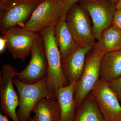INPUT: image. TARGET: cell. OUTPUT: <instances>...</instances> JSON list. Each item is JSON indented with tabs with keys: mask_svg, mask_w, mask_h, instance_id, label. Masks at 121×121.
I'll use <instances>...</instances> for the list:
<instances>
[{
	"mask_svg": "<svg viewBox=\"0 0 121 121\" xmlns=\"http://www.w3.org/2000/svg\"><path fill=\"white\" fill-rule=\"evenodd\" d=\"M55 25L40 30L38 33L43 39L47 60L48 70L46 80L47 88L50 93L56 95L59 88L69 84L63 73L60 52L54 39Z\"/></svg>",
	"mask_w": 121,
	"mask_h": 121,
	"instance_id": "1",
	"label": "cell"
},
{
	"mask_svg": "<svg viewBox=\"0 0 121 121\" xmlns=\"http://www.w3.org/2000/svg\"><path fill=\"white\" fill-rule=\"evenodd\" d=\"M46 80L45 78L35 83H28L20 81L16 76L13 78L19 98L17 113L19 121H28L33 108L42 99H56V95L48 90Z\"/></svg>",
	"mask_w": 121,
	"mask_h": 121,
	"instance_id": "2",
	"label": "cell"
},
{
	"mask_svg": "<svg viewBox=\"0 0 121 121\" xmlns=\"http://www.w3.org/2000/svg\"><path fill=\"white\" fill-rule=\"evenodd\" d=\"M43 0H13L0 5V32L23 27Z\"/></svg>",
	"mask_w": 121,
	"mask_h": 121,
	"instance_id": "3",
	"label": "cell"
},
{
	"mask_svg": "<svg viewBox=\"0 0 121 121\" xmlns=\"http://www.w3.org/2000/svg\"><path fill=\"white\" fill-rule=\"evenodd\" d=\"M86 11L77 4L72 6L66 15V22L69 30L79 47H93L96 39Z\"/></svg>",
	"mask_w": 121,
	"mask_h": 121,
	"instance_id": "4",
	"label": "cell"
},
{
	"mask_svg": "<svg viewBox=\"0 0 121 121\" xmlns=\"http://www.w3.org/2000/svg\"><path fill=\"white\" fill-rule=\"evenodd\" d=\"M104 55L92 49L87 55L82 74L76 83L74 94L76 108L100 79V65Z\"/></svg>",
	"mask_w": 121,
	"mask_h": 121,
	"instance_id": "5",
	"label": "cell"
},
{
	"mask_svg": "<svg viewBox=\"0 0 121 121\" xmlns=\"http://www.w3.org/2000/svg\"><path fill=\"white\" fill-rule=\"evenodd\" d=\"M18 72L12 65L4 64L1 68L0 98L1 111L13 121H19L17 108L19 104L18 94L13 86V79Z\"/></svg>",
	"mask_w": 121,
	"mask_h": 121,
	"instance_id": "6",
	"label": "cell"
},
{
	"mask_svg": "<svg viewBox=\"0 0 121 121\" xmlns=\"http://www.w3.org/2000/svg\"><path fill=\"white\" fill-rule=\"evenodd\" d=\"M80 5L90 15L94 36L98 40L103 32L112 25L117 9L108 0H81Z\"/></svg>",
	"mask_w": 121,
	"mask_h": 121,
	"instance_id": "7",
	"label": "cell"
},
{
	"mask_svg": "<svg viewBox=\"0 0 121 121\" xmlns=\"http://www.w3.org/2000/svg\"><path fill=\"white\" fill-rule=\"evenodd\" d=\"M29 62L24 70L16 74L22 82L35 83L47 78L48 63L43 39L39 34L31 50Z\"/></svg>",
	"mask_w": 121,
	"mask_h": 121,
	"instance_id": "8",
	"label": "cell"
},
{
	"mask_svg": "<svg viewBox=\"0 0 121 121\" xmlns=\"http://www.w3.org/2000/svg\"><path fill=\"white\" fill-rule=\"evenodd\" d=\"M0 33L13 57L22 61L31 53L33 45L39 34L19 26L11 28Z\"/></svg>",
	"mask_w": 121,
	"mask_h": 121,
	"instance_id": "9",
	"label": "cell"
},
{
	"mask_svg": "<svg viewBox=\"0 0 121 121\" xmlns=\"http://www.w3.org/2000/svg\"><path fill=\"white\" fill-rule=\"evenodd\" d=\"M62 0H43L23 28L34 32L56 24L63 13Z\"/></svg>",
	"mask_w": 121,
	"mask_h": 121,
	"instance_id": "10",
	"label": "cell"
},
{
	"mask_svg": "<svg viewBox=\"0 0 121 121\" xmlns=\"http://www.w3.org/2000/svg\"><path fill=\"white\" fill-rule=\"evenodd\" d=\"M105 121H121V104L109 83L99 79L91 92Z\"/></svg>",
	"mask_w": 121,
	"mask_h": 121,
	"instance_id": "11",
	"label": "cell"
},
{
	"mask_svg": "<svg viewBox=\"0 0 121 121\" xmlns=\"http://www.w3.org/2000/svg\"><path fill=\"white\" fill-rule=\"evenodd\" d=\"M92 47H79L70 55L61 60L63 73L69 84L77 82L82 74L87 55Z\"/></svg>",
	"mask_w": 121,
	"mask_h": 121,
	"instance_id": "12",
	"label": "cell"
},
{
	"mask_svg": "<svg viewBox=\"0 0 121 121\" xmlns=\"http://www.w3.org/2000/svg\"><path fill=\"white\" fill-rule=\"evenodd\" d=\"M54 33L61 60L66 58L79 47L69 30L65 18H60L54 26Z\"/></svg>",
	"mask_w": 121,
	"mask_h": 121,
	"instance_id": "13",
	"label": "cell"
},
{
	"mask_svg": "<svg viewBox=\"0 0 121 121\" xmlns=\"http://www.w3.org/2000/svg\"><path fill=\"white\" fill-rule=\"evenodd\" d=\"M76 83L73 82L61 87L56 91V96L60 109V121H74L76 106L74 94Z\"/></svg>",
	"mask_w": 121,
	"mask_h": 121,
	"instance_id": "14",
	"label": "cell"
},
{
	"mask_svg": "<svg viewBox=\"0 0 121 121\" xmlns=\"http://www.w3.org/2000/svg\"><path fill=\"white\" fill-rule=\"evenodd\" d=\"M121 76V50L105 54L101 61L100 79L110 82Z\"/></svg>",
	"mask_w": 121,
	"mask_h": 121,
	"instance_id": "15",
	"label": "cell"
},
{
	"mask_svg": "<svg viewBox=\"0 0 121 121\" xmlns=\"http://www.w3.org/2000/svg\"><path fill=\"white\" fill-rule=\"evenodd\" d=\"M92 49L104 54L121 50V30L111 25L104 30Z\"/></svg>",
	"mask_w": 121,
	"mask_h": 121,
	"instance_id": "16",
	"label": "cell"
},
{
	"mask_svg": "<svg viewBox=\"0 0 121 121\" xmlns=\"http://www.w3.org/2000/svg\"><path fill=\"white\" fill-rule=\"evenodd\" d=\"M32 112L36 121H60V111L57 99L44 98L35 107Z\"/></svg>",
	"mask_w": 121,
	"mask_h": 121,
	"instance_id": "17",
	"label": "cell"
},
{
	"mask_svg": "<svg viewBox=\"0 0 121 121\" xmlns=\"http://www.w3.org/2000/svg\"><path fill=\"white\" fill-rule=\"evenodd\" d=\"M74 121H105L98 104L91 92L76 108Z\"/></svg>",
	"mask_w": 121,
	"mask_h": 121,
	"instance_id": "18",
	"label": "cell"
},
{
	"mask_svg": "<svg viewBox=\"0 0 121 121\" xmlns=\"http://www.w3.org/2000/svg\"><path fill=\"white\" fill-rule=\"evenodd\" d=\"M109 86L117 95L121 104V76L109 83Z\"/></svg>",
	"mask_w": 121,
	"mask_h": 121,
	"instance_id": "19",
	"label": "cell"
},
{
	"mask_svg": "<svg viewBox=\"0 0 121 121\" xmlns=\"http://www.w3.org/2000/svg\"><path fill=\"white\" fill-rule=\"evenodd\" d=\"M81 0H62V2L63 13L60 18H66V15L70 8Z\"/></svg>",
	"mask_w": 121,
	"mask_h": 121,
	"instance_id": "20",
	"label": "cell"
},
{
	"mask_svg": "<svg viewBox=\"0 0 121 121\" xmlns=\"http://www.w3.org/2000/svg\"><path fill=\"white\" fill-rule=\"evenodd\" d=\"M112 25L121 30V9H116L113 17Z\"/></svg>",
	"mask_w": 121,
	"mask_h": 121,
	"instance_id": "21",
	"label": "cell"
},
{
	"mask_svg": "<svg viewBox=\"0 0 121 121\" xmlns=\"http://www.w3.org/2000/svg\"><path fill=\"white\" fill-rule=\"evenodd\" d=\"M0 121H9L8 116L5 114L0 113Z\"/></svg>",
	"mask_w": 121,
	"mask_h": 121,
	"instance_id": "22",
	"label": "cell"
},
{
	"mask_svg": "<svg viewBox=\"0 0 121 121\" xmlns=\"http://www.w3.org/2000/svg\"><path fill=\"white\" fill-rule=\"evenodd\" d=\"M115 6L117 9H121V0H118L115 4Z\"/></svg>",
	"mask_w": 121,
	"mask_h": 121,
	"instance_id": "23",
	"label": "cell"
},
{
	"mask_svg": "<svg viewBox=\"0 0 121 121\" xmlns=\"http://www.w3.org/2000/svg\"><path fill=\"white\" fill-rule=\"evenodd\" d=\"M13 0H0V5L11 2Z\"/></svg>",
	"mask_w": 121,
	"mask_h": 121,
	"instance_id": "24",
	"label": "cell"
},
{
	"mask_svg": "<svg viewBox=\"0 0 121 121\" xmlns=\"http://www.w3.org/2000/svg\"><path fill=\"white\" fill-rule=\"evenodd\" d=\"M108 0L109 1L112 2V3H113V4H115L116 2H117V1L118 0Z\"/></svg>",
	"mask_w": 121,
	"mask_h": 121,
	"instance_id": "25",
	"label": "cell"
},
{
	"mask_svg": "<svg viewBox=\"0 0 121 121\" xmlns=\"http://www.w3.org/2000/svg\"><path fill=\"white\" fill-rule=\"evenodd\" d=\"M28 121H35V119H34L33 118L31 117H30Z\"/></svg>",
	"mask_w": 121,
	"mask_h": 121,
	"instance_id": "26",
	"label": "cell"
}]
</instances>
